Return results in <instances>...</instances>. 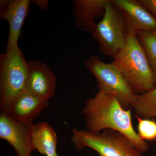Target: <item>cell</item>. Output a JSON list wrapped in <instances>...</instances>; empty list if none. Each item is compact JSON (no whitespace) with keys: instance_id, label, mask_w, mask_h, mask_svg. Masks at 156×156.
<instances>
[{"instance_id":"obj_14","label":"cell","mask_w":156,"mask_h":156,"mask_svg":"<svg viewBox=\"0 0 156 156\" xmlns=\"http://www.w3.org/2000/svg\"><path fill=\"white\" fill-rule=\"evenodd\" d=\"M131 108L134 110L135 116L147 119L156 118V87L143 94L136 95Z\"/></svg>"},{"instance_id":"obj_10","label":"cell","mask_w":156,"mask_h":156,"mask_svg":"<svg viewBox=\"0 0 156 156\" xmlns=\"http://www.w3.org/2000/svg\"><path fill=\"white\" fill-rule=\"evenodd\" d=\"M31 2L30 0L0 1V17L7 20L9 26L6 50L18 45V40L28 15Z\"/></svg>"},{"instance_id":"obj_2","label":"cell","mask_w":156,"mask_h":156,"mask_svg":"<svg viewBox=\"0 0 156 156\" xmlns=\"http://www.w3.org/2000/svg\"><path fill=\"white\" fill-rule=\"evenodd\" d=\"M112 62L136 95L156 88L153 73L135 31L128 30L126 45L114 57Z\"/></svg>"},{"instance_id":"obj_4","label":"cell","mask_w":156,"mask_h":156,"mask_svg":"<svg viewBox=\"0 0 156 156\" xmlns=\"http://www.w3.org/2000/svg\"><path fill=\"white\" fill-rule=\"evenodd\" d=\"M71 142L80 151L89 148L99 156H144L129 138L115 130L107 129L98 133L73 129Z\"/></svg>"},{"instance_id":"obj_7","label":"cell","mask_w":156,"mask_h":156,"mask_svg":"<svg viewBox=\"0 0 156 156\" xmlns=\"http://www.w3.org/2000/svg\"><path fill=\"white\" fill-rule=\"evenodd\" d=\"M57 77L45 63L37 60L28 62V76L24 91L46 101L56 91Z\"/></svg>"},{"instance_id":"obj_3","label":"cell","mask_w":156,"mask_h":156,"mask_svg":"<svg viewBox=\"0 0 156 156\" xmlns=\"http://www.w3.org/2000/svg\"><path fill=\"white\" fill-rule=\"evenodd\" d=\"M28 76V62L18 45L6 50L0 56V109L7 112L24 91Z\"/></svg>"},{"instance_id":"obj_17","label":"cell","mask_w":156,"mask_h":156,"mask_svg":"<svg viewBox=\"0 0 156 156\" xmlns=\"http://www.w3.org/2000/svg\"><path fill=\"white\" fill-rule=\"evenodd\" d=\"M138 1L156 19V0H138Z\"/></svg>"},{"instance_id":"obj_1","label":"cell","mask_w":156,"mask_h":156,"mask_svg":"<svg viewBox=\"0 0 156 156\" xmlns=\"http://www.w3.org/2000/svg\"><path fill=\"white\" fill-rule=\"evenodd\" d=\"M82 113L88 131L98 133L107 129L115 130L127 136L143 153L149 149L147 143L140 139L134 129L131 108H123L113 95L98 91L87 99Z\"/></svg>"},{"instance_id":"obj_13","label":"cell","mask_w":156,"mask_h":156,"mask_svg":"<svg viewBox=\"0 0 156 156\" xmlns=\"http://www.w3.org/2000/svg\"><path fill=\"white\" fill-rule=\"evenodd\" d=\"M31 138L34 150L46 156H58L56 153L57 135L49 123H33Z\"/></svg>"},{"instance_id":"obj_5","label":"cell","mask_w":156,"mask_h":156,"mask_svg":"<svg viewBox=\"0 0 156 156\" xmlns=\"http://www.w3.org/2000/svg\"><path fill=\"white\" fill-rule=\"evenodd\" d=\"M128 28L122 15L107 0L102 19L92 32L98 43V49L105 56L113 58L126 45Z\"/></svg>"},{"instance_id":"obj_6","label":"cell","mask_w":156,"mask_h":156,"mask_svg":"<svg viewBox=\"0 0 156 156\" xmlns=\"http://www.w3.org/2000/svg\"><path fill=\"white\" fill-rule=\"evenodd\" d=\"M85 65L96 79L99 91L116 97L123 108H131L136 95L112 62L105 63L98 56L92 55L85 62Z\"/></svg>"},{"instance_id":"obj_16","label":"cell","mask_w":156,"mask_h":156,"mask_svg":"<svg viewBox=\"0 0 156 156\" xmlns=\"http://www.w3.org/2000/svg\"><path fill=\"white\" fill-rule=\"evenodd\" d=\"M137 120V133L140 139L146 141L156 140V122L154 119H142L135 116Z\"/></svg>"},{"instance_id":"obj_15","label":"cell","mask_w":156,"mask_h":156,"mask_svg":"<svg viewBox=\"0 0 156 156\" xmlns=\"http://www.w3.org/2000/svg\"><path fill=\"white\" fill-rule=\"evenodd\" d=\"M137 34L153 73L156 87V32H139Z\"/></svg>"},{"instance_id":"obj_18","label":"cell","mask_w":156,"mask_h":156,"mask_svg":"<svg viewBox=\"0 0 156 156\" xmlns=\"http://www.w3.org/2000/svg\"><path fill=\"white\" fill-rule=\"evenodd\" d=\"M37 6L40 10L44 11L48 9L49 7V1L48 0H34L31 1Z\"/></svg>"},{"instance_id":"obj_12","label":"cell","mask_w":156,"mask_h":156,"mask_svg":"<svg viewBox=\"0 0 156 156\" xmlns=\"http://www.w3.org/2000/svg\"><path fill=\"white\" fill-rule=\"evenodd\" d=\"M107 0H74L73 14L76 27L81 30L92 33L97 23L95 20L103 17Z\"/></svg>"},{"instance_id":"obj_9","label":"cell","mask_w":156,"mask_h":156,"mask_svg":"<svg viewBox=\"0 0 156 156\" xmlns=\"http://www.w3.org/2000/svg\"><path fill=\"white\" fill-rule=\"evenodd\" d=\"M119 10L128 30L156 32V19L140 4L138 0H111Z\"/></svg>"},{"instance_id":"obj_8","label":"cell","mask_w":156,"mask_h":156,"mask_svg":"<svg viewBox=\"0 0 156 156\" xmlns=\"http://www.w3.org/2000/svg\"><path fill=\"white\" fill-rule=\"evenodd\" d=\"M33 123L18 122L1 112L0 138L9 143L18 156H30L34 150L31 138Z\"/></svg>"},{"instance_id":"obj_11","label":"cell","mask_w":156,"mask_h":156,"mask_svg":"<svg viewBox=\"0 0 156 156\" xmlns=\"http://www.w3.org/2000/svg\"><path fill=\"white\" fill-rule=\"evenodd\" d=\"M48 105V101L24 91L15 98L7 112L3 113L18 122L31 124Z\"/></svg>"}]
</instances>
